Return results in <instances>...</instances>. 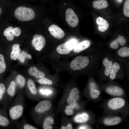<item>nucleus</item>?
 I'll return each mask as SVG.
<instances>
[{"label":"nucleus","mask_w":129,"mask_h":129,"mask_svg":"<svg viewBox=\"0 0 129 129\" xmlns=\"http://www.w3.org/2000/svg\"><path fill=\"white\" fill-rule=\"evenodd\" d=\"M14 15L16 18L21 21H27L33 19L35 13L31 8L21 6L17 8L15 11Z\"/></svg>","instance_id":"obj_1"},{"label":"nucleus","mask_w":129,"mask_h":129,"mask_svg":"<svg viewBox=\"0 0 129 129\" xmlns=\"http://www.w3.org/2000/svg\"><path fill=\"white\" fill-rule=\"evenodd\" d=\"M89 63V59L88 57L77 56L72 61L70 64V67L73 70H79L86 67L88 65Z\"/></svg>","instance_id":"obj_2"},{"label":"nucleus","mask_w":129,"mask_h":129,"mask_svg":"<svg viewBox=\"0 0 129 129\" xmlns=\"http://www.w3.org/2000/svg\"><path fill=\"white\" fill-rule=\"evenodd\" d=\"M65 15L66 22L70 26L75 27L77 26L79 22L78 18L72 9H68L66 11Z\"/></svg>","instance_id":"obj_3"},{"label":"nucleus","mask_w":129,"mask_h":129,"mask_svg":"<svg viewBox=\"0 0 129 129\" xmlns=\"http://www.w3.org/2000/svg\"><path fill=\"white\" fill-rule=\"evenodd\" d=\"M32 43L35 49L40 51L44 47L45 44L46 40L42 35L36 34L33 37Z\"/></svg>","instance_id":"obj_4"},{"label":"nucleus","mask_w":129,"mask_h":129,"mask_svg":"<svg viewBox=\"0 0 129 129\" xmlns=\"http://www.w3.org/2000/svg\"><path fill=\"white\" fill-rule=\"evenodd\" d=\"M125 102L122 98L117 97L110 100L108 102V107L113 110H116L123 107L125 105Z\"/></svg>","instance_id":"obj_5"},{"label":"nucleus","mask_w":129,"mask_h":129,"mask_svg":"<svg viewBox=\"0 0 129 129\" xmlns=\"http://www.w3.org/2000/svg\"><path fill=\"white\" fill-rule=\"evenodd\" d=\"M52 106L51 102L49 101L44 100L38 103L35 108V110L37 112L42 113L49 110Z\"/></svg>","instance_id":"obj_6"},{"label":"nucleus","mask_w":129,"mask_h":129,"mask_svg":"<svg viewBox=\"0 0 129 129\" xmlns=\"http://www.w3.org/2000/svg\"><path fill=\"white\" fill-rule=\"evenodd\" d=\"M79 91L77 88H73L69 93L67 99V102L69 105L75 104L79 100L80 98Z\"/></svg>","instance_id":"obj_7"},{"label":"nucleus","mask_w":129,"mask_h":129,"mask_svg":"<svg viewBox=\"0 0 129 129\" xmlns=\"http://www.w3.org/2000/svg\"><path fill=\"white\" fill-rule=\"evenodd\" d=\"M48 29L51 34L58 39H61L64 36V31L57 25H52L49 27Z\"/></svg>","instance_id":"obj_8"},{"label":"nucleus","mask_w":129,"mask_h":129,"mask_svg":"<svg viewBox=\"0 0 129 129\" xmlns=\"http://www.w3.org/2000/svg\"><path fill=\"white\" fill-rule=\"evenodd\" d=\"M23 111V107L21 105H16L12 107L9 111L10 117L13 119L19 118L22 115Z\"/></svg>","instance_id":"obj_9"},{"label":"nucleus","mask_w":129,"mask_h":129,"mask_svg":"<svg viewBox=\"0 0 129 129\" xmlns=\"http://www.w3.org/2000/svg\"><path fill=\"white\" fill-rule=\"evenodd\" d=\"M96 22L98 30L103 32L108 28L109 24L108 22L101 17H98L96 19Z\"/></svg>","instance_id":"obj_10"},{"label":"nucleus","mask_w":129,"mask_h":129,"mask_svg":"<svg viewBox=\"0 0 129 129\" xmlns=\"http://www.w3.org/2000/svg\"><path fill=\"white\" fill-rule=\"evenodd\" d=\"M106 91L108 94L116 96H121L124 93L123 90L121 88L117 86H108L106 89Z\"/></svg>","instance_id":"obj_11"},{"label":"nucleus","mask_w":129,"mask_h":129,"mask_svg":"<svg viewBox=\"0 0 129 129\" xmlns=\"http://www.w3.org/2000/svg\"><path fill=\"white\" fill-rule=\"evenodd\" d=\"M126 42V39L124 37L119 35L116 38L111 42L110 46L113 49H117L119 48V46L124 45Z\"/></svg>","instance_id":"obj_12"},{"label":"nucleus","mask_w":129,"mask_h":129,"mask_svg":"<svg viewBox=\"0 0 129 129\" xmlns=\"http://www.w3.org/2000/svg\"><path fill=\"white\" fill-rule=\"evenodd\" d=\"M90 45L89 41H84L76 45L74 48V51L76 53H79L88 48Z\"/></svg>","instance_id":"obj_13"},{"label":"nucleus","mask_w":129,"mask_h":129,"mask_svg":"<svg viewBox=\"0 0 129 129\" xmlns=\"http://www.w3.org/2000/svg\"><path fill=\"white\" fill-rule=\"evenodd\" d=\"M28 72L30 75L34 76L36 78H42L45 76L44 72L38 70L36 67L34 66L30 67L28 69Z\"/></svg>","instance_id":"obj_14"},{"label":"nucleus","mask_w":129,"mask_h":129,"mask_svg":"<svg viewBox=\"0 0 129 129\" xmlns=\"http://www.w3.org/2000/svg\"><path fill=\"white\" fill-rule=\"evenodd\" d=\"M12 49L10 58L12 60H15L17 59L20 52L21 49L19 48V45L17 44H13L12 47Z\"/></svg>","instance_id":"obj_15"},{"label":"nucleus","mask_w":129,"mask_h":129,"mask_svg":"<svg viewBox=\"0 0 129 129\" xmlns=\"http://www.w3.org/2000/svg\"><path fill=\"white\" fill-rule=\"evenodd\" d=\"M108 5V3L106 0L95 1H93L92 3L93 7L95 9H98L107 8Z\"/></svg>","instance_id":"obj_16"},{"label":"nucleus","mask_w":129,"mask_h":129,"mask_svg":"<svg viewBox=\"0 0 129 129\" xmlns=\"http://www.w3.org/2000/svg\"><path fill=\"white\" fill-rule=\"evenodd\" d=\"M102 63L105 67L104 73L105 75L107 76H109L113 64V62L109 60L107 58H104L103 60Z\"/></svg>","instance_id":"obj_17"},{"label":"nucleus","mask_w":129,"mask_h":129,"mask_svg":"<svg viewBox=\"0 0 129 129\" xmlns=\"http://www.w3.org/2000/svg\"><path fill=\"white\" fill-rule=\"evenodd\" d=\"M121 118L119 117H115L112 118H106L104 119L103 122L104 124L108 126L113 125L117 124L121 121Z\"/></svg>","instance_id":"obj_18"},{"label":"nucleus","mask_w":129,"mask_h":129,"mask_svg":"<svg viewBox=\"0 0 129 129\" xmlns=\"http://www.w3.org/2000/svg\"><path fill=\"white\" fill-rule=\"evenodd\" d=\"M57 52L60 54H68L71 51L67 47L65 43L58 45L56 48Z\"/></svg>","instance_id":"obj_19"},{"label":"nucleus","mask_w":129,"mask_h":129,"mask_svg":"<svg viewBox=\"0 0 129 129\" xmlns=\"http://www.w3.org/2000/svg\"><path fill=\"white\" fill-rule=\"evenodd\" d=\"M89 118L88 114L83 113L76 115L74 118V120L76 122L83 123L87 121Z\"/></svg>","instance_id":"obj_20"},{"label":"nucleus","mask_w":129,"mask_h":129,"mask_svg":"<svg viewBox=\"0 0 129 129\" xmlns=\"http://www.w3.org/2000/svg\"><path fill=\"white\" fill-rule=\"evenodd\" d=\"M120 68V65L118 63L116 62L114 63L112 65L109 75L111 79L113 80L115 78L116 74Z\"/></svg>","instance_id":"obj_21"},{"label":"nucleus","mask_w":129,"mask_h":129,"mask_svg":"<svg viewBox=\"0 0 129 129\" xmlns=\"http://www.w3.org/2000/svg\"><path fill=\"white\" fill-rule=\"evenodd\" d=\"M14 28L10 26L5 29L3 32V34L6 37V39L9 41H12L14 38V35L13 32Z\"/></svg>","instance_id":"obj_22"},{"label":"nucleus","mask_w":129,"mask_h":129,"mask_svg":"<svg viewBox=\"0 0 129 129\" xmlns=\"http://www.w3.org/2000/svg\"><path fill=\"white\" fill-rule=\"evenodd\" d=\"M54 120L53 118L51 117H48L45 119L43 125L44 129H51L53 128V125Z\"/></svg>","instance_id":"obj_23"},{"label":"nucleus","mask_w":129,"mask_h":129,"mask_svg":"<svg viewBox=\"0 0 129 129\" xmlns=\"http://www.w3.org/2000/svg\"><path fill=\"white\" fill-rule=\"evenodd\" d=\"M117 53L118 55L121 57H129V48L126 47H122L118 50Z\"/></svg>","instance_id":"obj_24"},{"label":"nucleus","mask_w":129,"mask_h":129,"mask_svg":"<svg viewBox=\"0 0 129 129\" xmlns=\"http://www.w3.org/2000/svg\"><path fill=\"white\" fill-rule=\"evenodd\" d=\"M27 83L29 88L32 93L36 94L37 93V90L34 83L31 79H29Z\"/></svg>","instance_id":"obj_25"},{"label":"nucleus","mask_w":129,"mask_h":129,"mask_svg":"<svg viewBox=\"0 0 129 129\" xmlns=\"http://www.w3.org/2000/svg\"><path fill=\"white\" fill-rule=\"evenodd\" d=\"M26 58L31 59L32 58V56L26 52L22 51L20 53L17 58L21 63H23Z\"/></svg>","instance_id":"obj_26"},{"label":"nucleus","mask_w":129,"mask_h":129,"mask_svg":"<svg viewBox=\"0 0 129 129\" xmlns=\"http://www.w3.org/2000/svg\"><path fill=\"white\" fill-rule=\"evenodd\" d=\"M15 84L14 81L11 82L10 85L8 88L7 92L8 94L11 96L14 95L15 91Z\"/></svg>","instance_id":"obj_27"},{"label":"nucleus","mask_w":129,"mask_h":129,"mask_svg":"<svg viewBox=\"0 0 129 129\" xmlns=\"http://www.w3.org/2000/svg\"><path fill=\"white\" fill-rule=\"evenodd\" d=\"M65 43L67 47L71 51L77 44V41L74 39H71Z\"/></svg>","instance_id":"obj_28"},{"label":"nucleus","mask_w":129,"mask_h":129,"mask_svg":"<svg viewBox=\"0 0 129 129\" xmlns=\"http://www.w3.org/2000/svg\"><path fill=\"white\" fill-rule=\"evenodd\" d=\"M6 68L4 57L1 54H0V73H3Z\"/></svg>","instance_id":"obj_29"},{"label":"nucleus","mask_w":129,"mask_h":129,"mask_svg":"<svg viewBox=\"0 0 129 129\" xmlns=\"http://www.w3.org/2000/svg\"><path fill=\"white\" fill-rule=\"evenodd\" d=\"M124 14L126 16L129 17V0H125L123 8Z\"/></svg>","instance_id":"obj_30"},{"label":"nucleus","mask_w":129,"mask_h":129,"mask_svg":"<svg viewBox=\"0 0 129 129\" xmlns=\"http://www.w3.org/2000/svg\"><path fill=\"white\" fill-rule=\"evenodd\" d=\"M90 94L91 97L93 99H95L97 98L99 95L100 91L96 88L90 89Z\"/></svg>","instance_id":"obj_31"},{"label":"nucleus","mask_w":129,"mask_h":129,"mask_svg":"<svg viewBox=\"0 0 129 129\" xmlns=\"http://www.w3.org/2000/svg\"><path fill=\"white\" fill-rule=\"evenodd\" d=\"M17 81L19 85L22 87L24 86L25 83V79L24 77L20 75H19L16 77Z\"/></svg>","instance_id":"obj_32"},{"label":"nucleus","mask_w":129,"mask_h":129,"mask_svg":"<svg viewBox=\"0 0 129 129\" xmlns=\"http://www.w3.org/2000/svg\"><path fill=\"white\" fill-rule=\"evenodd\" d=\"M9 124V121L8 119L0 114V125L3 126H6Z\"/></svg>","instance_id":"obj_33"},{"label":"nucleus","mask_w":129,"mask_h":129,"mask_svg":"<svg viewBox=\"0 0 129 129\" xmlns=\"http://www.w3.org/2000/svg\"><path fill=\"white\" fill-rule=\"evenodd\" d=\"M74 104L69 105L66 107L64 110L65 113L66 115H71L73 114L74 113L73 110Z\"/></svg>","instance_id":"obj_34"},{"label":"nucleus","mask_w":129,"mask_h":129,"mask_svg":"<svg viewBox=\"0 0 129 129\" xmlns=\"http://www.w3.org/2000/svg\"><path fill=\"white\" fill-rule=\"evenodd\" d=\"M38 81L41 84L51 85L53 83L52 81L51 80L45 78H42Z\"/></svg>","instance_id":"obj_35"},{"label":"nucleus","mask_w":129,"mask_h":129,"mask_svg":"<svg viewBox=\"0 0 129 129\" xmlns=\"http://www.w3.org/2000/svg\"><path fill=\"white\" fill-rule=\"evenodd\" d=\"M5 91V87L4 84L2 83L0 84V100L1 99Z\"/></svg>","instance_id":"obj_36"},{"label":"nucleus","mask_w":129,"mask_h":129,"mask_svg":"<svg viewBox=\"0 0 129 129\" xmlns=\"http://www.w3.org/2000/svg\"><path fill=\"white\" fill-rule=\"evenodd\" d=\"M13 32L15 36L16 37H18L21 34V30L19 27H15L14 28Z\"/></svg>","instance_id":"obj_37"},{"label":"nucleus","mask_w":129,"mask_h":129,"mask_svg":"<svg viewBox=\"0 0 129 129\" xmlns=\"http://www.w3.org/2000/svg\"><path fill=\"white\" fill-rule=\"evenodd\" d=\"M24 129H36L37 128L28 124H26L24 126Z\"/></svg>","instance_id":"obj_38"},{"label":"nucleus","mask_w":129,"mask_h":129,"mask_svg":"<svg viewBox=\"0 0 129 129\" xmlns=\"http://www.w3.org/2000/svg\"><path fill=\"white\" fill-rule=\"evenodd\" d=\"M72 129V126L70 124H68L66 126H63L61 127V129Z\"/></svg>","instance_id":"obj_39"},{"label":"nucleus","mask_w":129,"mask_h":129,"mask_svg":"<svg viewBox=\"0 0 129 129\" xmlns=\"http://www.w3.org/2000/svg\"><path fill=\"white\" fill-rule=\"evenodd\" d=\"M40 91L41 93L47 95L51 93L50 91L49 90L47 89L45 90H41Z\"/></svg>","instance_id":"obj_40"},{"label":"nucleus","mask_w":129,"mask_h":129,"mask_svg":"<svg viewBox=\"0 0 129 129\" xmlns=\"http://www.w3.org/2000/svg\"><path fill=\"white\" fill-rule=\"evenodd\" d=\"M79 129H87V127H86V126H80L79 128Z\"/></svg>","instance_id":"obj_41"},{"label":"nucleus","mask_w":129,"mask_h":129,"mask_svg":"<svg viewBox=\"0 0 129 129\" xmlns=\"http://www.w3.org/2000/svg\"><path fill=\"white\" fill-rule=\"evenodd\" d=\"M117 2L119 3H121L123 1V0H115Z\"/></svg>","instance_id":"obj_42"},{"label":"nucleus","mask_w":129,"mask_h":129,"mask_svg":"<svg viewBox=\"0 0 129 129\" xmlns=\"http://www.w3.org/2000/svg\"><path fill=\"white\" fill-rule=\"evenodd\" d=\"M2 13V10L1 8L0 7V15Z\"/></svg>","instance_id":"obj_43"}]
</instances>
